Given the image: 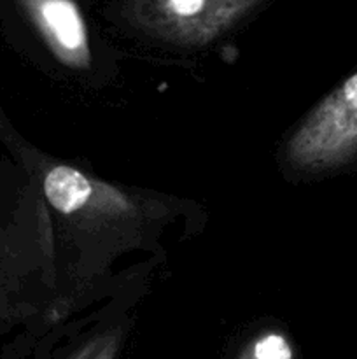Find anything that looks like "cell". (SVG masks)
<instances>
[{"label":"cell","mask_w":357,"mask_h":359,"mask_svg":"<svg viewBox=\"0 0 357 359\" xmlns=\"http://www.w3.org/2000/svg\"><path fill=\"white\" fill-rule=\"evenodd\" d=\"M357 153V72L321 102L294 132L287 158L301 168H328Z\"/></svg>","instance_id":"obj_1"},{"label":"cell","mask_w":357,"mask_h":359,"mask_svg":"<svg viewBox=\"0 0 357 359\" xmlns=\"http://www.w3.org/2000/svg\"><path fill=\"white\" fill-rule=\"evenodd\" d=\"M261 0H130L139 27L178 44H205L233 27Z\"/></svg>","instance_id":"obj_2"},{"label":"cell","mask_w":357,"mask_h":359,"mask_svg":"<svg viewBox=\"0 0 357 359\" xmlns=\"http://www.w3.org/2000/svg\"><path fill=\"white\" fill-rule=\"evenodd\" d=\"M51 51L65 65L84 69L91 51L86 23L74 0H20Z\"/></svg>","instance_id":"obj_3"},{"label":"cell","mask_w":357,"mask_h":359,"mask_svg":"<svg viewBox=\"0 0 357 359\" xmlns=\"http://www.w3.org/2000/svg\"><path fill=\"white\" fill-rule=\"evenodd\" d=\"M44 195L58 212L74 214L86 205L93 195V188L83 172L66 165H58L46 175Z\"/></svg>","instance_id":"obj_4"},{"label":"cell","mask_w":357,"mask_h":359,"mask_svg":"<svg viewBox=\"0 0 357 359\" xmlns=\"http://www.w3.org/2000/svg\"><path fill=\"white\" fill-rule=\"evenodd\" d=\"M251 359H293V349L282 335L268 333L255 340L251 351Z\"/></svg>","instance_id":"obj_5"}]
</instances>
